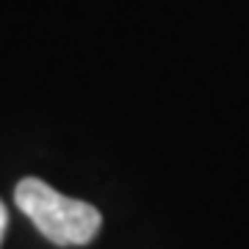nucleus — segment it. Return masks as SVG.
<instances>
[{"label":"nucleus","instance_id":"1","mask_svg":"<svg viewBox=\"0 0 249 249\" xmlns=\"http://www.w3.org/2000/svg\"><path fill=\"white\" fill-rule=\"evenodd\" d=\"M14 202L55 247H83L97 235L103 216L94 205L58 194L39 178L19 180L14 188Z\"/></svg>","mask_w":249,"mask_h":249},{"label":"nucleus","instance_id":"2","mask_svg":"<svg viewBox=\"0 0 249 249\" xmlns=\"http://www.w3.org/2000/svg\"><path fill=\"white\" fill-rule=\"evenodd\" d=\"M6 224H9V211L0 202V244H3V235H6Z\"/></svg>","mask_w":249,"mask_h":249}]
</instances>
